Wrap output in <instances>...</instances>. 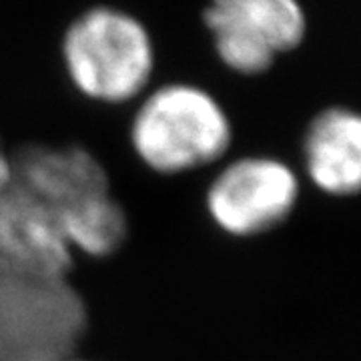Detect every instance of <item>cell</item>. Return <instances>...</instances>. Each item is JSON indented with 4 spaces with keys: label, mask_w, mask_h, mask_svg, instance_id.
<instances>
[{
    "label": "cell",
    "mask_w": 361,
    "mask_h": 361,
    "mask_svg": "<svg viewBox=\"0 0 361 361\" xmlns=\"http://www.w3.org/2000/svg\"><path fill=\"white\" fill-rule=\"evenodd\" d=\"M87 331V305L66 279L0 267V361H66Z\"/></svg>",
    "instance_id": "obj_4"
},
{
    "label": "cell",
    "mask_w": 361,
    "mask_h": 361,
    "mask_svg": "<svg viewBox=\"0 0 361 361\" xmlns=\"http://www.w3.org/2000/svg\"><path fill=\"white\" fill-rule=\"evenodd\" d=\"M59 63L71 89L104 106L135 104L155 85V32L137 13L113 2H94L63 28Z\"/></svg>",
    "instance_id": "obj_1"
},
{
    "label": "cell",
    "mask_w": 361,
    "mask_h": 361,
    "mask_svg": "<svg viewBox=\"0 0 361 361\" xmlns=\"http://www.w3.org/2000/svg\"><path fill=\"white\" fill-rule=\"evenodd\" d=\"M201 23L217 63L241 78L267 75L310 37L303 0H205Z\"/></svg>",
    "instance_id": "obj_5"
},
{
    "label": "cell",
    "mask_w": 361,
    "mask_h": 361,
    "mask_svg": "<svg viewBox=\"0 0 361 361\" xmlns=\"http://www.w3.org/2000/svg\"><path fill=\"white\" fill-rule=\"evenodd\" d=\"M305 173L323 193L348 197L361 183V116L348 104H327L311 116L301 142Z\"/></svg>",
    "instance_id": "obj_8"
},
{
    "label": "cell",
    "mask_w": 361,
    "mask_h": 361,
    "mask_svg": "<svg viewBox=\"0 0 361 361\" xmlns=\"http://www.w3.org/2000/svg\"><path fill=\"white\" fill-rule=\"evenodd\" d=\"M129 141L145 167L180 175L209 167L229 153L233 121L205 85L173 78L155 82L135 103Z\"/></svg>",
    "instance_id": "obj_3"
},
{
    "label": "cell",
    "mask_w": 361,
    "mask_h": 361,
    "mask_svg": "<svg viewBox=\"0 0 361 361\" xmlns=\"http://www.w3.org/2000/svg\"><path fill=\"white\" fill-rule=\"evenodd\" d=\"M299 197L295 171L281 159L247 155L233 159L207 189V211L223 231L251 237L277 227Z\"/></svg>",
    "instance_id": "obj_6"
},
{
    "label": "cell",
    "mask_w": 361,
    "mask_h": 361,
    "mask_svg": "<svg viewBox=\"0 0 361 361\" xmlns=\"http://www.w3.org/2000/svg\"><path fill=\"white\" fill-rule=\"evenodd\" d=\"M66 361H82V360H75V357H71V360H66Z\"/></svg>",
    "instance_id": "obj_10"
},
{
    "label": "cell",
    "mask_w": 361,
    "mask_h": 361,
    "mask_svg": "<svg viewBox=\"0 0 361 361\" xmlns=\"http://www.w3.org/2000/svg\"><path fill=\"white\" fill-rule=\"evenodd\" d=\"M13 180L56 217L66 241L109 257L127 237V217L111 195L103 163L80 145H25L13 155Z\"/></svg>",
    "instance_id": "obj_2"
},
{
    "label": "cell",
    "mask_w": 361,
    "mask_h": 361,
    "mask_svg": "<svg viewBox=\"0 0 361 361\" xmlns=\"http://www.w3.org/2000/svg\"><path fill=\"white\" fill-rule=\"evenodd\" d=\"M11 180H13V159L0 139V193L11 185Z\"/></svg>",
    "instance_id": "obj_9"
},
{
    "label": "cell",
    "mask_w": 361,
    "mask_h": 361,
    "mask_svg": "<svg viewBox=\"0 0 361 361\" xmlns=\"http://www.w3.org/2000/svg\"><path fill=\"white\" fill-rule=\"evenodd\" d=\"M0 267L39 279H66L73 269L56 217L14 180L0 193Z\"/></svg>",
    "instance_id": "obj_7"
}]
</instances>
